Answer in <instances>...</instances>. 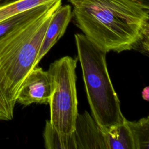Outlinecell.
I'll return each mask as SVG.
<instances>
[{"instance_id": "obj_5", "label": "cell", "mask_w": 149, "mask_h": 149, "mask_svg": "<svg viewBox=\"0 0 149 149\" xmlns=\"http://www.w3.org/2000/svg\"><path fill=\"white\" fill-rule=\"evenodd\" d=\"M51 90V80L48 71L36 66L23 81L16 98V102L24 107L32 104H48Z\"/></svg>"}, {"instance_id": "obj_10", "label": "cell", "mask_w": 149, "mask_h": 149, "mask_svg": "<svg viewBox=\"0 0 149 149\" xmlns=\"http://www.w3.org/2000/svg\"><path fill=\"white\" fill-rule=\"evenodd\" d=\"M134 141L135 149L149 148V117L137 121L127 120Z\"/></svg>"}, {"instance_id": "obj_11", "label": "cell", "mask_w": 149, "mask_h": 149, "mask_svg": "<svg viewBox=\"0 0 149 149\" xmlns=\"http://www.w3.org/2000/svg\"><path fill=\"white\" fill-rule=\"evenodd\" d=\"M44 146L47 149H67L66 145L49 120H46L43 132Z\"/></svg>"}, {"instance_id": "obj_3", "label": "cell", "mask_w": 149, "mask_h": 149, "mask_svg": "<svg viewBox=\"0 0 149 149\" xmlns=\"http://www.w3.org/2000/svg\"><path fill=\"white\" fill-rule=\"evenodd\" d=\"M74 39L91 116L104 133L126 120L108 73L107 52L83 34Z\"/></svg>"}, {"instance_id": "obj_13", "label": "cell", "mask_w": 149, "mask_h": 149, "mask_svg": "<svg viewBox=\"0 0 149 149\" xmlns=\"http://www.w3.org/2000/svg\"><path fill=\"white\" fill-rule=\"evenodd\" d=\"M21 0H0V8H3Z\"/></svg>"}, {"instance_id": "obj_2", "label": "cell", "mask_w": 149, "mask_h": 149, "mask_svg": "<svg viewBox=\"0 0 149 149\" xmlns=\"http://www.w3.org/2000/svg\"><path fill=\"white\" fill-rule=\"evenodd\" d=\"M61 5L62 0H56L44 14L0 38V88L14 107L23 81L37 66L39 49L52 15Z\"/></svg>"}, {"instance_id": "obj_14", "label": "cell", "mask_w": 149, "mask_h": 149, "mask_svg": "<svg viewBox=\"0 0 149 149\" xmlns=\"http://www.w3.org/2000/svg\"><path fill=\"white\" fill-rule=\"evenodd\" d=\"M142 97L144 100L148 101L149 98V88L148 87H146L142 91Z\"/></svg>"}, {"instance_id": "obj_6", "label": "cell", "mask_w": 149, "mask_h": 149, "mask_svg": "<svg viewBox=\"0 0 149 149\" xmlns=\"http://www.w3.org/2000/svg\"><path fill=\"white\" fill-rule=\"evenodd\" d=\"M72 136L76 149H107L104 133L86 111L78 113Z\"/></svg>"}, {"instance_id": "obj_1", "label": "cell", "mask_w": 149, "mask_h": 149, "mask_svg": "<svg viewBox=\"0 0 149 149\" xmlns=\"http://www.w3.org/2000/svg\"><path fill=\"white\" fill-rule=\"evenodd\" d=\"M76 26L107 52L136 49L149 34V7L134 0H67Z\"/></svg>"}, {"instance_id": "obj_7", "label": "cell", "mask_w": 149, "mask_h": 149, "mask_svg": "<svg viewBox=\"0 0 149 149\" xmlns=\"http://www.w3.org/2000/svg\"><path fill=\"white\" fill-rule=\"evenodd\" d=\"M72 19V6L62 5L52 14L44 34L37 59L38 65L42 58L65 34Z\"/></svg>"}, {"instance_id": "obj_8", "label": "cell", "mask_w": 149, "mask_h": 149, "mask_svg": "<svg viewBox=\"0 0 149 149\" xmlns=\"http://www.w3.org/2000/svg\"><path fill=\"white\" fill-rule=\"evenodd\" d=\"M107 149H135L132 133L126 119L119 125L104 132Z\"/></svg>"}, {"instance_id": "obj_15", "label": "cell", "mask_w": 149, "mask_h": 149, "mask_svg": "<svg viewBox=\"0 0 149 149\" xmlns=\"http://www.w3.org/2000/svg\"><path fill=\"white\" fill-rule=\"evenodd\" d=\"M134 1H136L137 2L139 3L141 5H143L145 6L149 7V4H148L149 0H134Z\"/></svg>"}, {"instance_id": "obj_9", "label": "cell", "mask_w": 149, "mask_h": 149, "mask_svg": "<svg viewBox=\"0 0 149 149\" xmlns=\"http://www.w3.org/2000/svg\"><path fill=\"white\" fill-rule=\"evenodd\" d=\"M56 0L10 16L0 22V38L17 26L44 14Z\"/></svg>"}, {"instance_id": "obj_4", "label": "cell", "mask_w": 149, "mask_h": 149, "mask_svg": "<svg viewBox=\"0 0 149 149\" xmlns=\"http://www.w3.org/2000/svg\"><path fill=\"white\" fill-rule=\"evenodd\" d=\"M76 66L77 59L65 56L51 63L47 70L51 86L49 120L67 149H76L72 134L78 114Z\"/></svg>"}, {"instance_id": "obj_12", "label": "cell", "mask_w": 149, "mask_h": 149, "mask_svg": "<svg viewBox=\"0 0 149 149\" xmlns=\"http://www.w3.org/2000/svg\"><path fill=\"white\" fill-rule=\"evenodd\" d=\"M14 107L6 98L0 88V120L8 121L13 118Z\"/></svg>"}]
</instances>
